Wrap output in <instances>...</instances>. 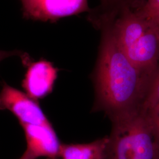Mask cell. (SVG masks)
Returning a JSON list of instances; mask_svg holds the SVG:
<instances>
[{"label":"cell","instance_id":"7a4b0ae2","mask_svg":"<svg viewBox=\"0 0 159 159\" xmlns=\"http://www.w3.org/2000/svg\"><path fill=\"white\" fill-rule=\"evenodd\" d=\"M118 17L100 18L108 21L125 56L143 74L151 77L159 63V30L153 20L137 8L123 6ZM114 13V12H113Z\"/></svg>","mask_w":159,"mask_h":159},{"label":"cell","instance_id":"ba28073f","mask_svg":"<svg viewBox=\"0 0 159 159\" xmlns=\"http://www.w3.org/2000/svg\"><path fill=\"white\" fill-rule=\"evenodd\" d=\"M108 136L89 143L61 144L60 157L62 159H104Z\"/></svg>","mask_w":159,"mask_h":159},{"label":"cell","instance_id":"3957f363","mask_svg":"<svg viewBox=\"0 0 159 159\" xmlns=\"http://www.w3.org/2000/svg\"><path fill=\"white\" fill-rule=\"evenodd\" d=\"M104 159H159V143L140 110L111 121Z\"/></svg>","mask_w":159,"mask_h":159},{"label":"cell","instance_id":"277c9868","mask_svg":"<svg viewBox=\"0 0 159 159\" xmlns=\"http://www.w3.org/2000/svg\"><path fill=\"white\" fill-rule=\"evenodd\" d=\"M26 20L55 23L64 17L90 12L88 0H20Z\"/></svg>","mask_w":159,"mask_h":159},{"label":"cell","instance_id":"9a60e30c","mask_svg":"<svg viewBox=\"0 0 159 159\" xmlns=\"http://www.w3.org/2000/svg\"><path fill=\"white\" fill-rule=\"evenodd\" d=\"M20 159H27V158H26V157H24V156H21V158H20Z\"/></svg>","mask_w":159,"mask_h":159},{"label":"cell","instance_id":"6da1fadb","mask_svg":"<svg viewBox=\"0 0 159 159\" xmlns=\"http://www.w3.org/2000/svg\"><path fill=\"white\" fill-rule=\"evenodd\" d=\"M94 25L101 29L102 38L91 75L95 91L92 111H104L113 121L142 109L151 77L142 73L125 56L108 21Z\"/></svg>","mask_w":159,"mask_h":159},{"label":"cell","instance_id":"8992f818","mask_svg":"<svg viewBox=\"0 0 159 159\" xmlns=\"http://www.w3.org/2000/svg\"><path fill=\"white\" fill-rule=\"evenodd\" d=\"M21 126L27 142V148L23 155L25 157L56 159L60 157L61 144L51 124Z\"/></svg>","mask_w":159,"mask_h":159},{"label":"cell","instance_id":"8fae6325","mask_svg":"<svg viewBox=\"0 0 159 159\" xmlns=\"http://www.w3.org/2000/svg\"><path fill=\"white\" fill-rule=\"evenodd\" d=\"M137 9L147 17H152L159 15V0H146Z\"/></svg>","mask_w":159,"mask_h":159},{"label":"cell","instance_id":"7c38bea8","mask_svg":"<svg viewBox=\"0 0 159 159\" xmlns=\"http://www.w3.org/2000/svg\"><path fill=\"white\" fill-rule=\"evenodd\" d=\"M102 4L99 9L94 10L100 13H107L114 11L117 7L121 4L125 0H101Z\"/></svg>","mask_w":159,"mask_h":159},{"label":"cell","instance_id":"5bb4252c","mask_svg":"<svg viewBox=\"0 0 159 159\" xmlns=\"http://www.w3.org/2000/svg\"><path fill=\"white\" fill-rule=\"evenodd\" d=\"M151 18L155 22L156 24L157 25V27L159 28V15L156 16H154V17H152Z\"/></svg>","mask_w":159,"mask_h":159},{"label":"cell","instance_id":"4fadbf2b","mask_svg":"<svg viewBox=\"0 0 159 159\" xmlns=\"http://www.w3.org/2000/svg\"><path fill=\"white\" fill-rule=\"evenodd\" d=\"M27 53H24L21 51L14 50L12 51H1L0 50V63L4 59L8 57H12V56H19L21 58H23Z\"/></svg>","mask_w":159,"mask_h":159},{"label":"cell","instance_id":"30bf717a","mask_svg":"<svg viewBox=\"0 0 159 159\" xmlns=\"http://www.w3.org/2000/svg\"><path fill=\"white\" fill-rule=\"evenodd\" d=\"M142 111L152 125L159 143V102Z\"/></svg>","mask_w":159,"mask_h":159},{"label":"cell","instance_id":"5b68a950","mask_svg":"<svg viewBox=\"0 0 159 159\" xmlns=\"http://www.w3.org/2000/svg\"><path fill=\"white\" fill-rule=\"evenodd\" d=\"M0 110L11 112L21 125L51 124L36 101L5 83L0 91Z\"/></svg>","mask_w":159,"mask_h":159},{"label":"cell","instance_id":"52a82bcc","mask_svg":"<svg viewBox=\"0 0 159 159\" xmlns=\"http://www.w3.org/2000/svg\"><path fill=\"white\" fill-rule=\"evenodd\" d=\"M27 71L22 85L26 94L35 101L43 99L52 91L58 69L50 61L41 59L24 64Z\"/></svg>","mask_w":159,"mask_h":159},{"label":"cell","instance_id":"9c48e42d","mask_svg":"<svg viewBox=\"0 0 159 159\" xmlns=\"http://www.w3.org/2000/svg\"><path fill=\"white\" fill-rule=\"evenodd\" d=\"M159 102V63L150 79L146 95L141 110H144Z\"/></svg>","mask_w":159,"mask_h":159}]
</instances>
